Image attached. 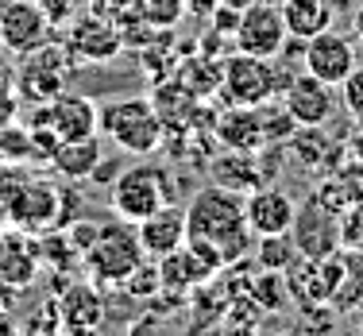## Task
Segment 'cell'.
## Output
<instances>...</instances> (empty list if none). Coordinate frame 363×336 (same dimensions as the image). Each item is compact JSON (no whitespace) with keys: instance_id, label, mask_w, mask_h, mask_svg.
Wrapping results in <instances>:
<instances>
[{"instance_id":"obj_1","label":"cell","mask_w":363,"mask_h":336,"mask_svg":"<svg viewBox=\"0 0 363 336\" xmlns=\"http://www.w3.org/2000/svg\"><path fill=\"white\" fill-rule=\"evenodd\" d=\"M186 240H209L220 252L224 271L236 267L255 244L252 228L244 220V197L217 182L197 189L194 201L186 205Z\"/></svg>"},{"instance_id":"obj_2","label":"cell","mask_w":363,"mask_h":336,"mask_svg":"<svg viewBox=\"0 0 363 336\" xmlns=\"http://www.w3.org/2000/svg\"><path fill=\"white\" fill-rule=\"evenodd\" d=\"M143 259H147V252H143V244H140L135 224L112 217L108 224H101L97 240H93V244L82 252V271H85V279L97 282V286L120 290L128 279H132V271Z\"/></svg>"},{"instance_id":"obj_3","label":"cell","mask_w":363,"mask_h":336,"mask_svg":"<svg viewBox=\"0 0 363 336\" xmlns=\"http://www.w3.org/2000/svg\"><path fill=\"white\" fill-rule=\"evenodd\" d=\"M101 135H108L124 155L143 159L167 143V124L155 112L151 97H116L101 105Z\"/></svg>"},{"instance_id":"obj_4","label":"cell","mask_w":363,"mask_h":336,"mask_svg":"<svg viewBox=\"0 0 363 336\" xmlns=\"http://www.w3.org/2000/svg\"><path fill=\"white\" fill-rule=\"evenodd\" d=\"M167 201H174V186H170L167 167H155V162H135V167L120 170L112 178L108 189V205L112 217L140 224L143 217H151L155 209H162Z\"/></svg>"},{"instance_id":"obj_5","label":"cell","mask_w":363,"mask_h":336,"mask_svg":"<svg viewBox=\"0 0 363 336\" xmlns=\"http://www.w3.org/2000/svg\"><path fill=\"white\" fill-rule=\"evenodd\" d=\"M74 55L66 50V43H43L16 66V93H20L23 105H47L58 93H66Z\"/></svg>"},{"instance_id":"obj_6","label":"cell","mask_w":363,"mask_h":336,"mask_svg":"<svg viewBox=\"0 0 363 336\" xmlns=\"http://www.w3.org/2000/svg\"><path fill=\"white\" fill-rule=\"evenodd\" d=\"M279 93L274 58H255L244 50H232L220 58V97L224 105H267Z\"/></svg>"},{"instance_id":"obj_7","label":"cell","mask_w":363,"mask_h":336,"mask_svg":"<svg viewBox=\"0 0 363 336\" xmlns=\"http://www.w3.org/2000/svg\"><path fill=\"white\" fill-rule=\"evenodd\" d=\"M290 236H294V247H298L301 259H325V255H336L344 247L336 205H328L321 194H309L306 201L298 205V213H294Z\"/></svg>"},{"instance_id":"obj_8","label":"cell","mask_w":363,"mask_h":336,"mask_svg":"<svg viewBox=\"0 0 363 336\" xmlns=\"http://www.w3.org/2000/svg\"><path fill=\"white\" fill-rule=\"evenodd\" d=\"M286 20H282L279 4H267V0H252L247 8H240V23L232 31L236 50L255 58H279L286 47Z\"/></svg>"},{"instance_id":"obj_9","label":"cell","mask_w":363,"mask_h":336,"mask_svg":"<svg viewBox=\"0 0 363 336\" xmlns=\"http://www.w3.org/2000/svg\"><path fill=\"white\" fill-rule=\"evenodd\" d=\"M35 120L31 124H43L58 135V143H70V140H89V135L101 132V105L85 93H58L55 101L47 105H35Z\"/></svg>"},{"instance_id":"obj_10","label":"cell","mask_w":363,"mask_h":336,"mask_svg":"<svg viewBox=\"0 0 363 336\" xmlns=\"http://www.w3.org/2000/svg\"><path fill=\"white\" fill-rule=\"evenodd\" d=\"M356 66H359V50L344 31L325 28V31H317V35H309L301 43V70H309L313 77L336 85V89H340L344 77L356 70Z\"/></svg>"},{"instance_id":"obj_11","label":"cell","mask_w":363,"mask_h":336,"mask_svg":"<svg viewBox=\"0 0 363 336\" xmlns=\"http://www.w3.org/2000/svg\"><path fill=\"white\" fill-rule=\"evenodd\" d=\"M124 31L116 20L108 16H74L66 23V50L74 55V62H112V58L124 50Z\"/></svg>"},{"instance_id":"obj_12","label":"cell","mask_w":363,"mask_h":336,"mask_svg":"<svg viewBox=\"0 0 363 336\" xmlns=\"http://www.w3.org/2000/svg\"><path fill=\"white\" fill-rule=\"evenodd\" d=\"M282 108L294 116L298 128H325L336 116V85H328L309 70H301L282 89Z\"/></svg>"},{"instance_id":"obj_13","label":"cell","mask_w":363,"mask_h":336,"mask_svg":"<svg viewBox=\"0 0 363 336\" xmlns=\"http://www.w3.org/2000/svg\"><path fill=\"white\" fill-rule=\"evenodd\" d=\"M50 20L43 12L39 0H8L0 8V35H4V50L16 58L31 55L35 47L50 43Z\"/></svg>"},{"instance_id":"obj_14","label":"cell","mask_w":363,"mask_h":336,"mask_svg":"<svg viewBox=\"0 0 363 336\" xmlns=\"http://www.w3.org/2000/svg\"><path fill=\"white\" fill-rule=\"evenodd\" d=\"M298 201L279 186H255L244 197V220L252 236H274V232H290Z\"/></svg>"},{"instance_id":"obj_15","label":"cell","mask_w":363,"mask_h":336,"mask_svg":"<svg viewBox=\"0 0 363 336\" xmlns=\"http://www.w3.org/2000/svg\"><path fill=\"white\" fill-rule=\"evenodd\" d=\"M58 301V321H62V332H97L105 325V298H101V286L89 279H77Z\"/></svg>"},{"instance_id":"obj_16","label":"cell","mask_w":363,"mask_h":336,"mask_svg":"<svg viewBox=\"0 0 363 336\" xmlns=\"http://www.w3.org/2000/svg\"><path fill=\"white\" fill-rule=\"evenodd\" d=\"M220 147L224 151H247V155H259L267 147V116L259 112V105H228L217 116L213 124Z\"/></svg>"},{"instance_id":"obj_17","label":"cell","mask_w":363,"mask_h":336,"mask_svg":"<svg viewBox=\"0 0 363 336\" xmlns=\"http://www.w3.org/2000/svg\"><path fill=\"white\" fill-rule=\"evenodd\" d=\"M135 232H140L147 259H162V255L178 252L186 244V209L178 201H167L162 209H155L151 217H143L135 224Z\"/></svg>"},{"instance_id":"obj_18","label":"cell","mask_w":363,"mask_h":336,"mask_svg":"<svg viewBox=\"0 0 363 336\" xmlns=\"http://www.w3.org/2000/svg\"><path fill=\"white\" fill-rule=\"evenodd\" d=\"M101 159H105V155H101V140H97V135H89V140L58 143L47 167L55 170L66 186H74V182H89V178H97Z\"/></svg>"},{"instance_id":"obj_19","label":"cell","mask_w":363,"mask_h":336,"mask_svg":"<svg viewBox=\"0 0 363 336\" xmlns=\"http://www.w3.org/2000/svg\"><path fill=\"white\" fill-rule=\"evenodd\" d=\"M39 244L31 240H4L0 236V282L12 290H23L39 279Z\"/></svg>"},{"instance_id":"obj_20","label":"cell","mask_w":363,"mask_h":336,"mask_svg":"<svg viewBox=\"0 0 363 336\" xmlns=\"http://www.w3.org/2000/svg\"><path fill=\"white\" fill-rule=\"evenodd\" d=\"M279 8H282V20H286L290 39L306 43L309 35L333 28V8H328V0H282Z\"/></svg>"},{"instance_id":"obj_21","label":"cell","mask_w":363,"mask_h":336,"mask_svg":"<svg viewBox=\"0 0 363 336\" xmlns=\"http://www.w3.org/2000/svg\"><path fill=\"white\" fill-rule=\"evenodd\" d=\"M213 182L224 186V189H255L263 182V174H259V162L255 155L247 151H224L217 162H213Z\"/></svg>"},{"instance_id":"obj_22","label":"cell","mask_w":363,"mask_h":336,"mask_svg":"<svg viewBox=\"0 0 363 336\" xmlns=\"http://www.w3.org/2000/svg\"><path fill=\"white\" fill-rule=\"evenodd\" d=\"M298 247H294V236L290 232H274V236H255V263L259 271H279L286 274L298 267Z\"/></svg>"},{"instance_id":"obj_23","label":"cell","mask_w":363,"mask_h":336,"mask_svg":"<svg viewBox=\"0 0 363 336\" xmlns=\"http://www.w3.org/2000/svg\"><path fill=\"white\" fill-rule=\"evenodd\" d=\"M178 82L186 85V89L194 93L197 101H205V97H213V93H220V58L197 55V58H189V62H182Z\"/></svg>"},{"instance_id":"obj_24","label":"cell","mask_w":363,"mask_h":336,"mask_svg":"<svg viewBox=\"0 0 363 336\" xmlns=\"http://www.w3.org/2000/svg\"><path fill=\"white\" fill-rule=\"evenodd\" d=\"M247 290H252V301L263 306V309H282L286 306V294H290L286 274H279V271H263L259 279H252Z\"/></svg>"},{"instance_id":"obj_25","label":"cell","mask_w":363,"mask_h":336,"mask_svg":"<svg viewBox=\"0 0 363 336\" xmlns=\"http://www.w3.org/2000/svg\"><path fill=\"white\" fill-rule=\"evenodd\" d=\"M140 16L155 31H170L186 20V0H140Z\"/></svg>"},{"instance_id":"obj_26","label":"cell","mask_w":363,"mask_h":336,"mask_svg":"<svg viewBox=\"0 0 363 336\" xmlns=\"http://www.w3.org/2000/svg\"><path fill=\"white\" fill-rule=\"evenodd\" d=\"M20 108H23V101L16 93V66L4 62V50H0V128L12 124Z\"/></svg>"},{"instance_id":"obj_27","label":"cell","mask_w":363,"mask_h":336,"mask_svg":"<svg viewBox=\"0 0 363 336\" xmlns=\"http://www.w3.org/2000/svg\"><path fill=\"white\" fill-rule=\"evenodd\" d=\"M340 97H344V108H348L356 120H363V66H356V70L344 77Z\"/></svg>"},{"instance_id":"obj_28","label":"cell","mask_w":363,"mask_h":336,"mask_svg":"<svg viewBox=\"0 0 363 336\" xmlns=\"http://www.w3.org/2000/svg\"><path fill=\"white\" fill-rule=\"evenodd\" d=\"M340 232H344V244L363 247V201H352L348 217L340 220Z\"/></svg>"},{"instance_id":"obj_29","label":"cell","mask_w":363,"mask_h":336,"mask_svg":"<svg viewBox=\"0 0 363 336\" xmlns=\"http://www.w3.org/2000/svg\"><path fill=\"white\" fill-rule=\"evenodd\" d=\"M43 12H47L50 28H66L74 20V0H39Z\"/></svg>"},{"instance_id":"obj_30","label":"cell","mask_w":363,"mask_h":336,"mask_svg":"<svg viewBox=\"0 0 363 336\" xmlns=\"http://www.w3.org/2000/svg\"><path fill=\"white\" fill-rule=\"evenodd\" d=\"M217 4H220V0H186V12H194V16H201V20H209Z\"/></svg>"},{"instance_id":"obj_31","label":"cell","mask_w":363,"mask_h":336,"mask_svg":"<svg viewBox=\"0 0 363 336\" xmlns=\"http://www.w3.org/2000/svg\"><path fill=\"white\" fill-rule=\"evenodd\" d=\"M352 28H356V35L363 39V4H359V8H352Z\"/></svg>"},{"instance_id":"obj_32","label":"cell","mask_w":363,"mask_h":336,"mask_svg":"<svg viewBox=\"0 0 363 336\" xmlns=\"http://www.w3.org/2000/svg\"><path fill=\"white\" fill-rule=\"evenodd\" d=\"M348 4H352V0H328V8H333V20H336V16H340Z\"/></svg>"},{"instance_id":"obj_33","label":"cell","mask_w":363,"mask_h":336,"mask_svg":"<svg viewBox=\"0 0 363 336\" xmlns=\"http://www.w3.org/2000/svg\"><path fill=\"white\" fill-rule=\"evenodd\" d=\"M220 4H228V8H247L252 0H220Z\"/></svg>"},{"instance_id":"obj_34","label":"cell","mask_w":363,"mask_h":336,"mask_svg":"<svg viewBox=\"0 0 363 336\" xmlns=\"http://www.w3.org/2000/svg\"><path fill=\"white\" fill-rule=\"evenodd\" d=\"M0 50H4V35H0Z\"/></svg>"},{"instance_id":"obj_35","label":"cell","mask_w":363,"mask_h":336,"mask_svg":"<svg viewBox=\"0 0 363 336\" xmlns=\"http://www.w3.org/2000/svg\"><path fill=\"white\" fill-rule=\"evenodd\" d=\"M4 4H8V0H0V8H4Z\"/></svg>"}]
</instances>
